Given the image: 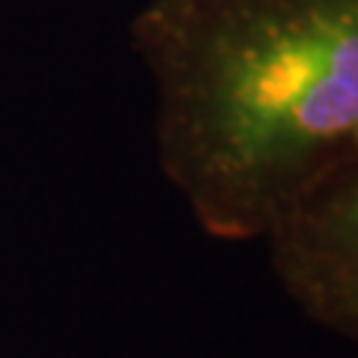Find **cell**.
Here are the masks:
<instances>
[{
    "instance_id": "cell-1",
    "label": "cell",
    "mask_w": 358,
    "mask_h": 358,
    "mask_svg": "<svg viewBox=\"0 0 358 358\" xmlns=\"http://www.w3.org/2000/svg\"><path fill=\"white\" fill-rule=\"evenodd\" d=\"M131 45L162 171L209 236L266 239L358 159V0H147Z\"/></svg>"
},
{
    "instance_id": "cell-2",
    "label": "cell",
    "mask_w": 358,
    "mask_h": 358,
    "mask_svg": "<svg viewBox=\"0 0 358 358\" xmlns=\"http://www.w3.org/2000/svg\"><path fill=\"white\" fill-rule=\"evenodd\" d=\"M263 242L296 308L358 343V159L320 182Z\"/></svg>"
}]
</instances>
